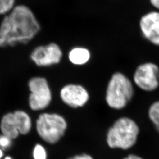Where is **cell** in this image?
<instances>
[{
    "instance_id": "obj_1",
    "label": "cell",
    "mask_w": 159,
    "mask_h": 159,
    "mask_svg": "<svg viewBox=\"0 0 159 159\" xmlns=\"http://www.w3.org/2000/svg\"><path fill=\"white\" fill-rule=\"evenodd\" d=\"M41 26L34 11L25 4H16L0 22V48L26 44L39 34Z\"/></svg>"
},
{
    "instance_id": "obj_2",
    "label": "cell",
    "mask_w": 159,
    "mask_h": 159,
    "mask_svg": "<svg viewBox=\"0 0 159 159\" xmlns=\"http://www.w3.org/2000/svg\"><path fill=\"white\" fill-rule=\"evenodd\" d=\"M140 133L139 125L133 119L122 117L114 122L106 134V143L109 148L127 150L136 144Z\"/></svg>"
},
{
    "instance_id": "obj_3",
    "label": "cell",
    "mask_w": 159,
    "mask_h": 159,
    "mask_svg": "<svg viewBox=\"0 0 159 159\" xmlns=\"http://www.w3.org/2000/svg\"><path fill=\"white\" fill-rule=\"evenodd\" d=\"M133 84L129 78L121 72L112 74L107 87L105 100L110 108L120 110L125 108L134 97Z\"/></svg>"
},
{
    "instance_id": "obj_4",
    "label": "cell",
    "mask_w": 159,
    "mask_h": 159,
    "mask_svg": "<svg viewBox=\"0 0 159 159\" xmlns=\"http://www.w3.org/2000/svg\"><path fill=\"white\" fill-rule=\"evenodd\" d=\"M68 123L65 117L57 113L43 112L35 121V129L39 136L49 145H55L66 132Z\"/></svg>"
},
{
    "instance_id": "obj_5",
    "label": "cell",
    "mask_w": 159,
    "mask_h": 159,
    "mask_svg": "<svg viewBox=\"0 0 159 159\" xmlns=\"http://www.w3.org/2000/svg\"><path fill=\"white\" fill-rule=\"evenodd\" d=\"M32 127L31 117L25 111L17 110L5 114L1 119L0 129L3 134L11 139L20 134H28Z\"/></svg>"
},
{
    "instance_id": "obj_6",
    "label": "cell",
    "mask_w": 159,
    "mask_h": 159,
    "mask_svg": "<svg viewBox=\"0 0 159 159\" xmlns=\"http://www.w3.org/2000/svg\"><path fill=\"white\" fill-rule=\"evenodd\" d=\"M30 94L28 99L29 107L39 111L48 107L52 100V93L48 80L40 76L32 77L28 82Z\"/></svg>"
},
{
    "instance_id": "obj_7",
    "label": "cell",
    "mask_w": 159,
    "mask_h": 159,
    "mask_svg": "<svg viewBox=\"0 0 159 159\" xmlns=\"http://www.w3.org/2000/svg\"><path fill=\"white\" fill-rule=\"evenodd\" d=\"M134 82L145 92L156 90L159 87V67L153 62L141 64L137 67L133 76Z\"/></svg>"
},
{
    "instance_id": "obj_8",
    "label": "cell",
    "mask_w": 159,
    "mask_h": 159,
    "mask_svg": "<svg viewBox=\"0 0 159 159\" xmlns=\"http://www.w3.org/2000/svg\"><path fill=\"white\" fill-rule=\"evenodd\" d=\"M63 56L62 50L57 44L51 43L37 46L31 51L30 58L35 65L41 67L59 63Z\"/></svg>"
},
{
    "instance_id": "obj_9",
    "label": "cell",
    "mask_w": 159,
    "mask_h": 159,
    "mask_svg": "<svg viewBox=\"0 0 159 159\" xmlns=\"http://www.w3.org/2000/svg\"><path fill=\"white\" fill-rule=\"evenodd\" d=\"M60 97L66 105L72 108L84 106L88 102L90 96L85 87L77 84H68L60 91Z\"/></svg>"
},
{
    "instance_id": "obj_10",
    "label": "cell",
    "mask_w": 159,
    "mask_h": 159,
    "mask_svg": "<svg viewBox=\"0 0 159 159\" xmlns=\"http://www.w3.org/2000/svg\"><path fill=\"white\" fill-rule=\"evenodd\" d=\"M140 28L143 36L152 43L159 46V12H150L142 18Z\"/></svg>"
},
{
    "instance_id": "obj_11",
    "label": "cell",
    "mask_w": 159,
    "mask_h": 159,
    "mask_svg": "<svg viewBox=\"0 0 159 159\" xmlns=\"http://www.w3.org/2000/svg\"><path fill=\"white\" fill-rule=\"evenodd\" d=\"M91 57L88 49L84 47L73 48L69 51L68 58L71 63L76 66H83L89 62Z\"/></svg>"
},
{
    "instance_id": "obj_12",
    "label": "cell",
    "mask_w": 159,
    "mask_h": 159,
    "mask_svg": "<svg viewBox=\"0 0 159 159\" xmlns=\"http://www.w3.org/2000/svg\"><path fill=\"white\" fill-rule=\"evenodd\" d=\"M148 117L159 133V100L153 102L148 110Z\"/></svg>"
},
{
    "instance_id": "obj_13",
    "label": "cell",
    "mask_w": 159,
    "mask_h": 159,
    "mask_svg": "<svg viewBox=\"0 0 159 159\" xmlns=\"http://www.w3.org/2000/svg\"><path fill=\"white\" fill-rule=\"evenodd\" d=\"M33 159H48V154L45 147L40 143L34 145L32 150Z\"/></svg>"
},
{
    "instance_id": "obj_14",
    "label": "cell",
    "mask_w": 159,
    "mask_h": 159,
    "mask_svg": "<svg viewBox=\"0 0 159 159\" xmlns=\"http://www.w3.org/2000/svg\"><path fill=\"white\" fill-rule=\"evenodd\" d=\"M16 5V0H0V16L9 13Z\"/></svg>"
},
{
    "instance_id": "obj_15",
    "label": "cell",
    "mask_w": 159,
    "mask_h": 159,
    "mask_svg": "<svg viewBox=\"0 0 159 159\" xmlns=\"http://www.w3.org/2000/svg\"><path fill=\"white\" fill-rule=\"evenodd\" d=\"M12 139L5 135H0V148L2 150L8 149L12 145Z\"/></svg>"
},
{
    "instance_id": "obj_16",
    "label": "cell",
    "mask_w": 159,
    "mask_h": 159,
    "mask_svg": "<svg viewBox=\"0 0 159 159\" xmlns=\"http://www.w3.org/2000/svg\"><path fill=\"white\" fill-rule=\"evenodd\" d=\"M67 159H94V158L89 154L82 153L74 155L70 157Z\"/></svg>"
},
{
    "instance_id": "obj_17",
    "label": "cell",
    "mask_w": 159,
    "mask_h": 159,
    "mask_svg": "<svg viewBox=\"0 0 159 159\" xmlns=\"http://www.w3.org/2000/svg\"><path fill=\"white\" fill-rule=\"evenodd\" d=\"M122 159H143L141 157L134 154H130Z\"/></svg>"
},
{
    "instance_id": "obj_18",
    "label": "cell",
    "mask_w": 159,
    "mask_h": 159,
    "mask_svg": "<svg viewBox=\"0 0 159 159\" xmlns=\"http://www.w3.org/2000/svg\"><path fill=\"white\" fill-rule=\"evenodd\" d=\"M150 1L155 7L159 9V0H150Z\"/></svg>"
},
{
    "instance_id": "obj_19",
    "label": "cell",
    "mask_w": 159,
    "mask_h": 159,
    "mask_svg": "<svg viewBox=\"0 0 159 159\" xmlns=\"http://www.w3.org/2000/svg\"><path fill=\"white\" fill-rule=\"evenodd\" d=\"M3 156V152L2 149L0 148V159H2Z\"/></svg>"
},
{
    "instance_id": "obj_20",
    "label": "cell",
    "mask_w": 159,
    "mask_h": 159,
    "mask_svg": "<svg viewBox=\"0 0 159 159\" xmlns=\"http://www.w3.org/2000/svg\"><path fill=\"white\" fill-rule=\"evenodd\" d=\"M5 159H13L11 157L7 156L5 157Z\"/></svg>"
}]
</instances>
